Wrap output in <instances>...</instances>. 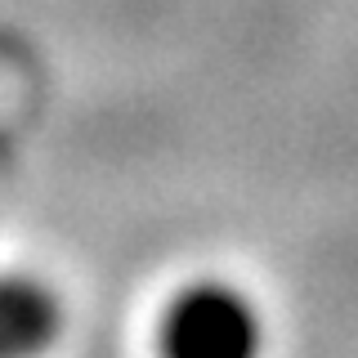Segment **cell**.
<instances>
[{"label": "cell", "instance_id": "cell-1", "mask_svg": "<svg viewBox=\"0 0 358 358\" xmlns=\"http://www.w3.org/2000/svg\"><path fill=\"white\" fill-rule=\"evenodd\" d=\"M260 341V309L233 282H188L162 309V350L175 358H246Z\"/></svg>", "mask_w": 358, "mask_h": 358}, {"label": "cell", "instance_id": "cell-2", "mask_svg": "<svg viewBox=\"0 0 358 358\" xmlns=\"http://www.w3.org/2000/svg\"><path fill=\"white\" fill-rule=\"evenodd\" d=\"M59 300L45 282L0 278V358L36 354L59 336Z\"/></svg>", "mask_w": 358, "mask_h": 358}]
</instances>
